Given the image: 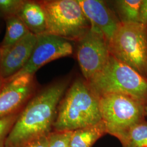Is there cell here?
I'll return each instance as SVG.
<instances>
[{
    "label": "cell",
    "mask_w": 147,
    "mask_h": 147,
    "mask_svg": "<svg viewBox=\"0 0 147 147\" xmlns=\"http://www.w3.org/2000/svg\"><path fill=\"white\" fill-rule=\"evenodd\" d=\"M69 84L68 80L63 79L37 90L20 111L5 147H22L34 139L49 135Z\"/></svg>",
    "instance_id": "6da1fadb"
},
{
    "label": "cell",
    "mask_w": 147,
    "mask_h": 147,
    "mask_svg": "<svg viewBox=\"0 0 147 147\" xmlns=\"http://www.w3.org/2000/svg\"><path fill=\"white\" fill-rule=\"evenodd\" d=\"M102 121L99 97L84 79L75 80L58 106L55 131H74Z\"/></svg>",
    "instance_id": "7a4b0ae2"
},
{
    "label": "cell",
    "mask_w": 147,
    "mask_h": 147,
    "mask_svg": "<svg viewBox=\"0 0 147 147\" xmlns=\"http://www.w3.org/2000/svg\"><path fill=\"white\" fill-rule=\"evenodd\" d=\"M87 83L99 97L121 94L147 106V78L111 55L104 68Z\"/></svg>",
    "instance_id": "3957f363"
},
{
    "label": "cell",
    "mask_w": 147,
    "mask_h": 147,
    "mask_svg": "<svg viewBox=\"0 0 147 147\" xmlns=\"http://www.w3.org/2000/svg\"><path fill=\"white\" fill-rule=\"evenodd\" d=\"M39 1L45 13L47 33L77 42L90 29L91 23L78 0Z\"/></svg>",
    "instance_id": "277c9868"
},
{
    "label": "cell",
    "mask_w": 147,
    "mask_h": 147,
    "mask_svg": "<svg viewBox=\"0 0 147 147\" xmlns=\"http://www.w3.org/2000/svg\"><path fill=\"white\" fill-rule=\"evenodd\" d=\"M109 47L112 56L147 78V25L121 23Z\"/></svg>",
    "instance_id": "5b68a950"
},
{
    "label": "cell",
    "mask_w": 147,
    "mask_h": 147,
    "mask_svg": "<svg viewBox=\"0 0 147 147\" xmlns=\"http://www.w3.org/2000/svg\"><path fill=\"white\" fill-rule=\"evenodd\" d=\"M99 102L107 134L119 140L133 126L146 119V106L129 96L107 94L99 97Z\"/></svg>",
    "instance_id": "8992f818"
},
{
    "label": "cell",
    "mask_w": 147,
    "mask_h": 147,
    "mask_svg": "<svg viewBox=\"0 0 147 147\" xmlns=\"http://www.w3.org/2000/svg\"><path fill=\"white\" fill-rule=\"evenodd\" d=\"M110 56L109 42L93 26L91 25L89 31L77 42L76 57L87 82L104 68Z\"/></svg>",
    "instance_id": "52a82bcc"
},
{
    "label": "cell",
    "mask_w": 147,
    "mask_h": 147,
    "mask_svg": "<svg viewBox=\"0 0 147 147\" xmlns=\"http://www.w3.org/2000/svg\"><path fill=\"white\" fill-rule=\"evenodd\" d=\"M73 53V47L70 41L47 33L37 35L36 43L29 61L11 79L26 74L34 75L37 70L46 64L70 56Z\"/></svg>",
    "instance_id": "ba28073f"
},
{
    "label": "cell",
    "mask_w": 147,
    "mask_h": 147,
    "mask_svg": "<svg viewBox=\"0 0 147 147\" xmlns=\"http://www.w3.org/2000/svg\"><path fill=\"white\" fill-rule=\"evenodd\" d=\"M37 91L34 75H23L4 82L0 89V119L20 112Z\"/></svg>",
    "instance_id": "9c48e42d"
},
{
    "label": "cell",
    "mask_w": 147,
    "mask_h": 147,
    "mask_svg": "<svg viewBox=\"0 0 147 147\" xmlns=\"http://www.w3.org/2000/svg\"><path fill=\"white\" fill-rule=\"evenodd\" d=\"M37 41V35L30 32L2 56L0 79L6 82L16 76L29 61Z\"/></svg>",
    "instance_id": "30bf717a"
},
{
    "label": "cell",
    "mask_w": 147,
    "mask_h": 147,
    "mask_svg": "<svg viewBox=\"0 0 147 147\" xmlns=\"http://www.w3.org/2000/svg\"><path fill=\"white\" fill-rule=\"evenodd\" d=\"M78 1L91 25L98 28L109 42L121 24L116 12L104 1Z\"/></svg>",
    "instance_id": "8fae6325"
},
{
    "label": "cell",
    "mask_w": 147,
    "mask_h": 147,
    "mask_svg": "<svg viewBox=\"0 0 147 147\" xmlns=\"http://www.w3.org/2000/svg\"><path fill=\"white\" fill-rule=\"evenodd\" d=\"M17 16L30 32L36 35L47 33L46 15L39 1H24Z\"/></svg>",
    "instance_id": "7c38bea8"
},
{
    "label": "cell",
    "mask_w": 147,
    "mask_h": 147,
    "mask_svg": "<svg viewBox=\"0 0 147 147\" xmlns=\"http://www.w3.org/2000/svg\"><path fill=\"white\" fill-rule=\"evenodd\" d=\"M5 33L2 42L0 44L2 56L11 47L19 42L30 32L17 16L5 18Z\"/></svg>",
    "instance_id": "4fadbf2b"
},
{
    "label": "cell",
    "mask_w": 147,
    "mask_h": 147,
    "mask_svg": "<svg viewBox=\"0 0 147 147\" xmlns=\"http://www.w3.org/2000/svg\"><path fill=\"white\" fill-rule=\"evenodd\" d=\"M107 134L102 121L94 125L73 131L70 147H92L101 137Z\"/></svg>",
    "instance_id": "5bb4252c"
},
{
    "label": "cell",
    "mask_w": 147,
    "mask_h": 147,
    "mask_svg": "<svg viewBox=\"0 0 147 147\" xmlns=\"http://www.w3.org/2000/svg\"><path fill=\"white\" fill-rule=\"evenodd\" d=\"M142 0H118L113 1L116 14L121 23L138 22L140 8Z\"/></svg>",
    "instance_id": "9a60e30c"
},
{
    "label": "cell",
    "mask_w": 147,
    "mask_h": 147,
    "mask_svg": "<svg viewBox=\"0 0 147 147\" xmlns=\"http://www.w3.org/2000/svg\"><path fill=\"white\" fill-rule=\"evenodd\" d=\"M119 141L123 147H147V121L133 126Z\"/></svg>",
    "instance_id": "2e32d148"
},
{
    "label": "cell",
    "mask_w": 147,
    "mask_h": 147,
    "mask_svg": "<svg viewBox=\"0 0 147 147\" xmlns=\"http://www.w3.org/2000/svg\"><path fill=\"white\" fill-rule=\"evenodd\" d=\"M73 131H55L48 135L49 147H70Z\"/></svg>",
    "instance_id": "e0dca14e"
},
{
    "label": "cell",
    "mask_w": 147,
    "mask_h": 147,
    "mask_svg": "<svg viewBox=\"0 0 147 147\" xmlns=\"http://www.w3.org/2000/svg\"><path fill=\"white\" fill-rule=\"evenodd\" d=\"M20 112L0 119V147H5L7 137L15 124Z\"/></svg>",
    "instance_id": "ac0fdd59"
},
{
    "label": "cell",
    "mask_w": 147,
    "mask_h": 147,
    "mask_svg": "<svg viewBox=\"0 0 147 147\" xmlns=\"http://www.w3.org/2000/svg\"><path fill=\"white\" fill-rule=\"evenodd\" d=\"M22 0H0V14L4 19L17 16L24 4Z\"/></svg>",
    "instance_id": "d6986e66"
},
{
    "label": "cell",
    "mask_w": 147,
    "mask_h": 147,
    "mask_svg": "<svg viewBox=\"0 0 147 147\" xmlns=\"http://www.w3.org/2000/svg\"><path fill=\"white\" fill-rule=\"evenodd\" d=\"M22 147H49L48 135L34 139Z\"/></svg>",
    "instance_id": "ffe728a7"
},
{
    "label": "cell",
    "mask_w": 147,
    "mask_h": 147,
    "mask_svg": "<svg viewBox=\"0 0 147 147\" xmlns=\"http://www.w3.org/2000/svg\"><path fill=\"white\" fill-rule=\"evenodd\" d=\"M138 22L147 25V0H142L140 8Z\"/></svg>",
    "instance_id": "44dd1931"
},
{
    "label": "cell",
    "mask_w": 147,
    "mask_h": 147,
    "mask_svg": "<svg viewBox=\"0 0 147 147\" xmlns=\"http://www.w3.org/2000/svg\"><path fill=\"white\" fill-rule=\"evenodd\" d=\"M3 84H4V82L1 79H0V89H1V88L2 87Z\"/></svg>",
    "instance_id": "7402d4cb"
},
{
    "label": "cell",
    "mask_w": 147,
    "mask_h": 147,
    "mask_svg": "<svg viewBox=\"0 0 147 147\" xmlns=\"http://www.w3.org/2000/svg\"><path fill=\"white\" fill-rule=\"evenodd\" d=\"M1 59H2V51H1V48L0 47V63L1 62Z\"/></svg>",
    "instance_id": "603a6c76"
},
{
    "label": "cell",
    "mask_w": 147,
    "mask_h": 147,
    "mask_svg": "<svg viewBox=\"0 0 147 147\" xmlns=\"http://www.w3.org/2000/svg\"><path fill=\"white\" fill-rule=\"evenodd\" d=\"M145 110H146V115L147 116V106H146V107H145Z\"/></svg>",
    "instance_id": "cb8c5ba5"
},
{
    "label": "cell",
    "mask_w": 147,
    "mask_h": 147,
    "mask_svg": "<svg viewBox=\"0 0 147 147\" xmlns=\"http://www.w3.org/2000/svg\"><path fill=\"white\" fill-rule=\"evenodd\" d=\"M0 17H2V16H1V14H0Z\"/></svg>",
    "instance_id": "d4e9b609"
}]
</instances>
